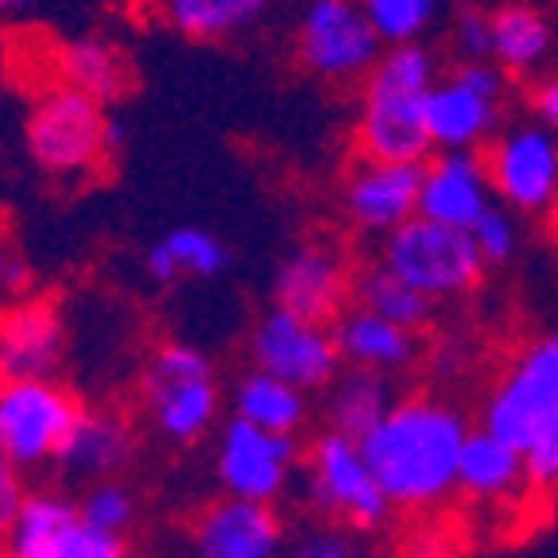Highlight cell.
<instances>
[{
	"instance_id": "obj_22",
	"label": "cell",
	"mask_w": 558,
	"mask_h": 558,
	"mask_svg": "<svg viewBox=\"0 0 558 558\" xmlns=\"http://www.w3.org/2000/svg\"><path fill=\"white\" fill-rule=\"evenodd\" d=\"M229 408H233V418H244L253 427L299 438L303 423L311 418V396L299 392L295 384L279 380V376L248 368L244 376H236L233 392H229Z\"/></svg>"
},
{
	"instance_id": "obj_36",
	"label": "cell",
	"mask_w": 558,
	"mask_h": 558,
	"mask_svg": "<svg viewBox=\"0 0 558 558\" xmlns=\"http://www.w3.org/2000/svg\"><path fill=\"white\" fill-rule=\"evenodd\" d=\"M283 558H361V547L353 539V532H341V527H318V532L295 539Z\"/></svg>"
},
{
	"instance_id": "obj_17",
	"label": "cell",
	"mask_w": 558,
	"mask_h": 558,
	"mask_svg": "<svg viewBox=\"0 0 558 558\" xmlns=\"http://www.w3.org/2000/svg\"><path fill=\"white\" fill-rule=\"evenodd\" d=\"M140 396L151 415V427L163 442L171 446H191L206 438L218 423L221 392L214 376H198V380H159L148 376L140 380Z\"/></svg>"
},
{
	"instance_id": "obj_30",
	"label": "cell",
	"mask_w": 558,
	"mask_h": 558,
	"mask_svg": "<svg viewBox=\"0 0 558 558\" xmlns=\"http://www.w3.org/2000/svg\"><path fill=\"white\" fill-rule=\"evenodd\" d=\"M78 520L94 532L105 535H121L136 523V497L124 481H94V485L82 488L78 497Z\"/></svg>"
},
{
	"instance_id": "obj_20",
	"label": "cell",
	"mask_w": 558,
	"mask_h": 558,
	"mask_svg": "<svg viewBox=\"0 0 558 558\" xmlns=\"http://www.w3.org/2000/svg\"><path fill=\"white\" fill-rule=\"evenodd\" d=\"M427 129L435 151H477V144L500 129V101H488L446 74L427 94Z\"/></svg>"
},
{
	"instance_id": "obj_5",
	"label": "cell",
	"mask_w": 558,
	"mask_h": 558,
	"mask_svg": "<svg viewBox=\"0 0 558 558\" xmlns=\"http://www.w3.org/2000/svg\"><path fill=\"white\" fill-rule=\"evenodd\" d=\"M306 500L341 532H376L392 515V500L368 470L361 442L330 427L306 450Z\"/></svg>"
},
{
	"instance_id": "obj_24",
	"label": "cell",
	"mask_w": 558,
	"mask_h": 558,
	"mask_svg": "<svg viewBox=\"0 0 558 558\" xmlns=\"http://www.w3.org/2000/svg\"><path fill=\"white\" fill-rule=\"evenodd\" d=\"M520 485H527L523 453L505 438L473 427V435L465 438L462 465H458V488L470 500H505Z\"/></svg>"
},
{
	"instance_id": "obj_32",
	"label": "cell",
	"mask_w": 558,
	"mask_h": 558,
	"mask_svg": "<svg viewBox=\"0 0 558 558\" xmlns=\"http://www.w3.org/2000/svg\"><path fill=\"white\" fill-rule=\"evenodd\" d=\"M470 233H473V241H477L485 264H493V268H497V264H508L515 253H520V226H515L512 209H505V206L488 209Z\"/></svg>"
},
{
	"instance_id": "obj_2",
	"label": "cell",
	"mask_w": 558,
	"mask_h": 558,
	"mask_svg": "<svg viewBox=\"0 0 558 558\" xmlns=\"http://www.w3.org/2000/svg\"><path fill=\"white\" fill-rule=\"evenodd\" d=\"M438 82V54L423 44L384 47L368 70L357 113V151L373 163H430L427 94Z\"/></svg>"
},
{
	"instance_id": "obj_35",
	"label": "cell",
	"mask_w": 558,
	"mask_h": 558,
	"mask_svg": "<svg viewBox=\"0 0 558 558\" xmlns=\"http://www.w3.org/2000/svg\"><path fill=\"white\" fill-rule=\"evenodd\" d=\"M44 558H132V550L121 535L94 532V527H86L78 520Z\"/></svg>"
},
{
	"instance_id": "obj_11",
	"label": "cell",
	"mask_w": 558,
	"mask_h": 558,
	"mask_svg": "<svg viewBox=\"0 0 558 558\" xmlns=\"http://www.w3.org/2000/svg\"><path fill=\"white\" fill-rule=\"evenodd\" d=\"M493 194L520 214H550L558 206V136L543 124H515L493 140L485 156Z\"/></svg>"
},
{
	"instance_id": "obj_1",
	"label": "cell",
	"mask_w": 558,
	"mask_h": 558,
	"mask_svg": "<svg viewBox=\"0 0 558 558\" xmlns=\"http://www.w3.org/2000/svg\"><path fill=\"white\" fill-rule=\"evenodd\" d=\"M470 418L438 396H408L361 438L368 470L392 508H430L458 488Z\"/></svg>"
},
{
	"instance_id": "obj_37",
	"label": "cell",
	"mask_w": 558,
	"mask_h": 558,
	"mask_svg": "<svg viewBox=\"0 0 558 558\" xmlns=\"http://www.w3.org/2000/svg\"><path fill=\"white\" fill-rule=\"evenodd\" d=\"M24 500H27L24 473H20L16 465L4 458V450H0V547H9L12 523H16Z\"/></svg>"
},
{
	"instance_id": "obj_10",
	"label": "cell",
	"mask_w": 558,
	"mask_h": 558,
	"mask_svg": "<svg viewBox=\"0 0 558 558\" xmlns=\"http://www.w3.org/2000/svg\"><path fill=\"white\" fill-rule=\"evenodd\" d=\"M303 446L291 435H271L244 418H226L218 430V450H214V473H218L226 497L253 500V505H276L291 488L299 470Z\"/></svg>"
},
{
	"instance_id": "obj_26",
	"label": "cell",
	"mask_w": 558,
	"mask_h": 558,
	"mask_svg": "<svg viewBox=\"0 0 558 558\" xmlns=\"http://www.w3.org/2000/svg\"><path fill=\"white\" fill-rule=\"evenodd\" d=\"M268 4L271 0H159V12L186 39L221 44V39L253 32Z\"/></svg>"
},
{
	"instance_id": "obj_28",
	"label": "cell",
	"mask_w": 558,
	"mask_h": 558,
	"mask_svg": "<svg viewBox=\"0 0 558 558\" xmlns=\"http://www.w3.org/2000/svg\"><path fill=\"white\" fill-rule=\"evenodd\" d=\"M74 523H78V500L51 493V488L27 493L24 508H20L16 523H12L9 547L27 558H44Z\"/></svg>"
},
{
	"instance_id": "obj_25",
	"label": "cell",
	"mask_w": 558,
	"mask_h": 558,
	"mask_svg": "<svg viewBox=\"0 0 558 558\" xmlns=\"http://www.w3.org/2000/svg\"><path fill=\"white\" fill-rule=\"evenodd\" d=\"M54 78L59 86L78 89V94L94 97V101L109 105L124 94V62L113 47L94 35H78V39H62L51 54Z\"/></svg>"
},
{
	"instance_id": "obj_3",
	"label": "cell",
	"mask_w": 558,
	"mask_h": 558,
	"mask_svg": "<svg viewBox=\"0 0 558 558\" xmlns=\"http://www.w3.org/2000/svg\"><path fill=\"white\" fill-rule=\"evenodd\" d=\"M24 144L51 179H86L113 156V117L101 101L54 82L27 109Z\"/></svg>"
},
{
	"instance_id": "obj_43",
	"label": "cell",
	"mask_w": 558,
	"mask_h": 558,
	"mask_svg": "<svg viewBox=\"0 0 558 558\" xmlns=\"http://www.w3.org/2000/svg\"><path fill=\"white\" fill-rule=\"evenodd\" d=\"M0 558H27V555H20V550H12V547H0Z\"/></svg>"
},
{
	"instance_id": "obj_31",
	"label": "cell",
	"mask_w": 558,
	"mask_h": 558,
	"mask_svg": "<svg viewBox=\"0 0 558 558\" xmlns=\"http://www.w3.org/2000/svg\"><path fill=\"white\" fill-rule=\"evenodd\" d=\"M163 244H167V253H171L174 268H179V279L183 276L218 279L221 271L229 268V248L214 233H206V229H194V226L171 229V233L163 236Z\"/></svg>"
},
{
	"instance_id": "obj_44",
	"label": "cell",
	"mask_w": 558,
	"mask_h": 558,
	"mask_svg": "<svg viewBox=\"0 0 558 558\" xmlns=\"http://www.w3.org/2000/svg\"><path fill=\"white\" fill-rule=\"evenodd\" d=\"M550 229H555V236H558V206H555V214H550Z\"/></svg>"
},
{
	"instance_id": "obj_12",
	"label": "cell",
	"mask_w": 558,
	"mask_h": 558,
	"mask_svg": "<svg viewBox=\"0 0 558 558\" xmlns=\"http://www.w3.org/2000/svg\"><path fill=\"white\" fill-rule=\"evenodd\" d=\"M271 299L306 323L333 326L349 306H357V279L330 244H299L276 268Z\"/></svg>"
},
{
	"instance_id": "obj_4",
	"label": "cell",
	"mask_w": 558,
	"mask_h": 558,
	"mask_svg": "<svg viewBox=\"0 0 558 558\" xmlns=\"http://www.w3.org/2000/svg\"><path fill=\"white\" fill-rule=\"evenodd\" d=\"M380 264L396 271L403 283H411L418 295H427L430 303L470 295L488 268L473 233L427 218H411L408 226L384 236Z\"/></svg>"
},
{
	"instance_id": "obj_40",
	"label": "cell",
	"mask_w": 558,
	"mask_h": 558,
	"mask_svg": "<svg viewBox=\"0 0 558 558\" xmlns=\"http://www.w3.org/2000/svg\"><path fill=\"white\" fill-rule=\"evenodd\" d=\"M144 271L151 276V283H174V279H179V268H174L171 253H167L163 236L144 248Z\"/></svg>"
},
{
	"instance_id": "obj_7",
	"label": "cell",
	"mask_w": 558,
	"mask_h": 558,
	"mask_svg": "<svg viewBox=\"0 0 558 558\" xmlns=\"http://www.w3.org/2000/svg\"><path fill=\"white\" fill-rule=\"evenodd\" d=\"M384 44L361 0H303L295 24V59L323 82L368 78Z\"/></svg>"
},
{
	"instance_id": "obj_16",
	"label": "cell",
	"mask_w": 558,
	"mask_h": 558,
	"mask_svg": "<svg viewBox=\"0 0 558 558\" xmlns=\"http://www.w3.org/2000/svg\"><path fill=\"white\" fill-rule=\"evenodd\" d=\"M493 206L497 202H493L488 167L477 151H438L423 167L418 218L470 233Z\"/></svg>"
},
{
	"instance_id": "obj_34",
	"label": "cell",
	"mask_w": 558,
	"mask_h": 558,
	"mask_svg": "<svg viewBox=\"0 0 558 558\" xmlns=\"http://www.w3.org/2000/svg\"><path fill=\"white\" fill-rule=\"evenodd\" d=\"M450 47L458 62H493V12L462 9L453 16Z\"/></svg>"
},
{
	"instance_id": "obj_41",
	"label": "cell",
	"mask_w": 558,
	"mask_h": 558,
	"mask_svg": "<svg viewBox=\"0 0 558 558\" xmlns=\"http://www.w3.org/2000/svg\"><path fill=\"white\" fill-rule=\"evenodd\" d=\"M44 4H47V0H0V16L20 20V16H27V12L44 9Z\"/></svg>"
},
{
	"instance_id": "obj_6",
	"label": "cell",
	"mask_w": 558,
	"mask_h": 558,
	"mask_svg": "<svg viewBox=\"0 0 558 558\" xmlns=\"http://www.w3.org/2000/svg\"><path fill=\"white\" fill-rule=\"evenodd\" d=\"M82 400L59 380H9L0 392V450L20 473L59 462L82 418Z\"/></svg>"
},
{
	"instance_id": "obj_38",
	"label": "cell",
	"mask_w": 558,
	"mask_h": 558,
	"mask_svg": "<svg viewBox=\"0 0 558 558\" xmlns=\"http://www.w3.org/2000/svg\"><path fill=\"white\" fill-rule=\"evenodd\" d=\"M450 74L462 82V86H470L473 94L488 97V101H505L508 74L497 66V62H458Z\"/></svg>"
},
{
	"instance_id": "obj_21",
	"label": "cell",
	"mask_w": 558,
	"mask_h": 558,
	"mask_svg": "<svg viewBox=\"0 0 558 558\" xmlns=\"http://www.w3.org/2000/svg\"><path fill=\"white\" fill-rule=\"evenodd\" d=\"M558 54V35L547 9L527 0H508L493 9V62L505 74H535Z\"/></svg>"
},
{
	"instance_id": "obj_18",
	"label": "cell",
	"mask_w": 558,
	"mask_h": 558,
	"mask_svg": "<svg viewBox=\"0 0 558 558\" xmlns=\"http://www.w3.org/2000/svg\"><path fill=\"white\" fill-rule=\"evenodd\" d=\"M330 330L345 368H368V373L396 376L408 373L418 361V353H423V333L403 330V326L388 323V318L365 311V306H349Z\"/></svg>"
},
{
	"instance_id": "obj_27",
	"label": "cell",
	"mask_w": 558,
	"mask_h": 558,
	"mask_svg": "<svg viewBox=\"0 0 558 558\" xmlns=\"http://www.w3.org/2000/svg\"><path fill=\"white\" fill-rule=\"evenodd\" d=\"M357 306L380 314V318H388V323L403 326L411 333H423L430 326V318H435L438 303H430L427 295H418L411 283H403L396 271H388L376 260L357 276Z\"/></svg>"
},
{
	"instance_id": "obj_42",
	"label": "cell",
	"mask_w": 558,
	"mask_h": 558,
	"mask_svg": "<svg viewBox=\"0 0 558 558\" xmlns=\"http://www.w3.org/2000/svg\"><path fill=\"white\" fill-rule=\"evenodd\" d=\"M527 4H535V9H558V0H527Z\"/></svg>"
},
{
	"instance_id": "obj_8",
	"label": "cell",
	"mask_w": 558,
	"mask_h": 558,
	"mask_svg": "<svg viewBox=\"0 0 558 558\" xmlns=\"http://www.w3.org/2000/svg\"><path fill=\"white\" fill-rule=\"evenodd\" d=\"M558 411V330L535 338L508 373L493 384L485 408H481V430L505 438L523 453L535 430Z\"/></svg>"
},
{
	"instance_id": "obj_29",
	"label": "cell",
	"mask_w": 558,
	"mask_h": 558,
	"mask_svg": "<svg viewBox=\"0 0 558 558\" xmlns=\"http://www.w3.org/2000/svg\"><path fill=\"white\" fill-rule=\"evenodd\" d=\"M368 24L384 47L418 44L435 27L442 0H361Z\"/></svg>"
},
{
	"instance_id": "obj_9",
	"label": "cell",
	"mask_w": 558,
	"mask_h": 558,
	"mask_svg": "<svg viewBox=\"0 0 558 558\" xmlns=\"http://www.w3.org/2000/svg\"><path fill=\"white\" fill-rule=\"evenodd\" d=\"M253 368L295 384L299 392H330L333 380L345 373L330 326H314L283 306H268L248 333Z\"/></svg>"
},
{
	"instance_id": "obj_23",
	"label": "cell",
	"mask_w": 558,
	"mask_h": 558,
	"mask_svg": "<svg viewBox=\"0 0 558 558\" xmlns=\"http://www.w3.org/2000/svg\"><path fill=\"white\" fill-rule=\"evenodd\" d=\"M396 403L400 400L392 392V376L368 373V368H345L326 392V423L338 435H349L361 442L368 430L380 427Z\"/></svg>"
},
{
	"instance_id": "obj_45",
	"label": "cell",
	"mask_w": 558,
	"mask_h": 558,
	"mask_svg": "<svg viewBox=\"0 0 558 558\" xmlns=\"http://www.w3.org/2000/svg\"><path fill=\"white\" fill-rule=\"evenodd\" d=\"M4 384H9V376H4V368H0V392H4Z\"/></svg>"
},
{
	"instance_id": "obj_15",
	"label": "cell",
	"mask_w": 558,
	"mask_h": 558,
	"mask_svg": "<svg viewBox=\"0 0 558 558\" xmlns=\"http://www.w3.org/2000/svg\"><path fill=\"white\" fill-rule=\"evenodd\" d=\"M427 167V163H423ZM423 167L418 163H373L361 159L345 179V214L365 233H396L418 218L423 194Z\"/></svg>"
},
{
	"instance_id": "obj_19",
	"label": "cell",
	"mask_w": 558,
	"mask_h": 558,
	"mask_svg": "<svg viewBox=\"0 0 558 558\" xmlns=\"http://www.w3.org/2000/svg\"><path fill=\"white\" fill-rule=\"evenodd\" d=\"M136 453V435H132L129 418L113 408H86L70 442L59 453V470L70 481H113Z\"/></svg>"
},
{
	"instance_id": "obj_13",
	"label": "cell",
	"mask_w": 558,
	"mask_h": 558,
	"mask_svg": "<svg viewBox=\"0 0 558 558\" xmlns=\"http://www.w3.org/2000/svg\"><path fill=\"white\" fill-rule=\"evenodd\" d=\"M66 357V318L59 299L20 295L0 303V368L9 380H54Z\"/></svg>"
},
{
	"instance_id": "obj_14",
	"label": "cell",
	"mask_w": 558,
	"mask_h": 558,
	"mask_svg": "<svg viewBox=\"0 0 558 558\" xmlns=\"http://www.w3.org/2000/svg\"><path fill=\"white\" fill-rule=\"evenodd\" d=\"M194 558H283L288 535L276 505L221 497L194 515Z\"/></svg>"
},
{
	"instance_id": "obj_39",
	"label": "cell",
	"mask_w": 558,
	"mask_h": 558,
	"mask_svg": "<svg viewBox=\"0 0 558 558\" xmlns=\"http://www.w3.org/2000/svg\"><path fill=\"white\" fill-rule=\"evenodd\" d=\"M532 113H535V124L550 129L558 136V74H547L532 86Z\"/></svg>"
},
{
	"instance_id": "obj_33",
	"label": "cell",
	"mask_w": 558,
	"mask_h": 558,
	"mask_svg": "<svg viewBox=\"0 0 558 558\" xmlns=\"http://www.w3.org/2000/svg\"><path fill=\"white\" fill-rule=\"evenodd\" d=\"M523 470H527V485L539 493H558V411L532 435V442L523 446Z\"/></svg>"
}]
</instances>
